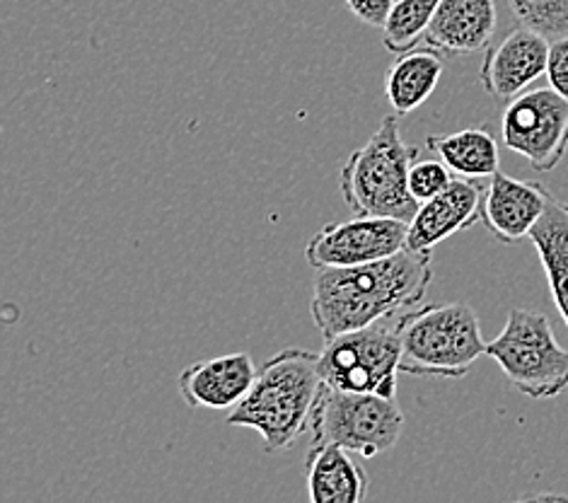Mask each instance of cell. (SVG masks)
I'll return each mask as SVG.
<instances>
[{
	"label": "cell",
	"mask_w": 568,
	"mask_h": 503,
	"mask_svg": "<svg viewBox=\"0 0 568 503\" xmlns=\"http://www.w3.org/2000/svg\"><path fill=\"white\" fill-rule=\"evenodd\" d=\"M547 78H549V85L568 100V37L554 39L551 42Z\"/></svg>",
	"instance_id": "7402d4cb"
},
{
	"label": "cell",
	"mask_w": 568,
	"mask_h": 503,
	"mask_svg": "<svg viewBox=\"0 0 568 503\" xmlns=\"http://www.w3.org/2000/svg\"><path fill=\"white\" fill-rule=\"evenodd\" d=\"M430 262V252L402 250L371 264L317 271L315 328L324 339H332L418 308L433 281Z\"/></svg>",
	"instance_id": "6da1fadb"
},
{
	"label": "cell",
	"mask_w": 568,
	"mask_h": 503,
	"mask_svg": "<svg viewBox=\"0 0 568 503\" xmlns=\"http://www.w3.org/2000/svg\"><path fill=\"white\" fill-rule=\"evenodd\" d=\"M496 24V0H443L424 39L433 49L463 57L489 47Z\"/></svg>",
	"instance_id": "5bb4252c"
},
{
	"label": "cell",
	"mask_w": 568,
	"mask_h": 503,
	"mask_svg": "<svg viewBox=\"0 0 568 503\" xmlns=\"http://www.w3.org/2000/svg\"><path fill=\"white\" fill-rule=\"evenodd\" d=\"M418 148L402 139L399 114H389L368 143L348 155L342 168L339 189L354 215H385L412 221L418 203L409 189V170Z\"/></svg>",
	"instance_id": "3957f363"
},
{
	"label": "cell",
	"mask_w": 568,
	"mask_h": 503,
	"mask_svg": "<svg viewBox=\"0 0 568 503\" xmlns=\"http://www.w3.org/2000/svg\"><path fill=\"white\" fill-rule=\"evenodd\" d=\"M443 0H397L383 24V44L392 53H404L424 39Z\"/></svg>",
	"instance_id": "d6986e66"
},
{
	"label": "cell",
	"mask_w": 568,
	"mask_h": 503,
	"mask_svg": "<svg viewBox=\"0 0 568 503\" xmlns=\"http://www.w3.org/2000/svg\"><path fill=\"white\" fill-rule=\"evenodd\" d=\"M307 494L315 503H361L368 477L336 443H315L305 455Z\"/></svg>",
	"instance_id": "9a60e30c"
},
{
	"label": "cell",
	"mask_w": 568,
	"mask_h": 503,
	"mask_svg": "<svg viewBox=\"0 0 568 503\" xmlns=\"http://www.w3.org/2000/svg\"><path fill=\"white\" fill-rule=\"evenodd\" d=\"M254 380L256 369L250 353H227L186 365L180 375V392L189 406L235 410L247 398Z\"/></svg>",
	"instance_id": "4fadbf2b"
},
{
	"label": "cell",
	"mask_w": 568,
	"mask_h": 503,
	"mask_svg": "<svg viewBox=\"0 0 568 503\" xmlns=\"http://www.w3.org/2000/svg\"><path fill=\"white\" fill-rule=\"evenodd\" d=\"M315 443H336L348 453L375 457L402 439L404 412L397 398L348 392L324 383L313 412Z\"/></svg>",
	"instance_id": "52a82bcc"
},
{
	"label": "cell",
	"mask_w": 568,
	"mask_h": 503,
	"mask_svg": "<svg viewBox=\"0 0 568 503\" xmlns=\"http://www.w3.org/2000/svg\"><path fill=\"white\" fill-rule=\"evenodd\" d=\"M484 189L467 177H457L440 194L424 201L409 221L407 250L430 252L443 240L469 230L481 219Z\"/></svg>",
	"instance_id": "7c38bea8"
},
{
	"label": "cell",
	"mask_w": 568,
	"mask_h": 503,
	"mask_svg": "<svg viewBox=\"0 0 568 503\" xmlns=\"http://www.w3.org/2000/svg\"><path fill=\"white\" fill-rule=\"evenodd\" d=\"M500 135L535 172H551L568 153V100L551 85L520 92L504 107Z\"/></svg>",
	"instance_id": "ba28073f"
},
{
	"label": "cell",
	"mask_w": 568,
	"mask_h": 503,
	"mask_svg": "<svg viewBox=\"0 0 568 503\" xmlns=\"http://www.w3.org/2000/svg\"><path fill=\"white\" fill-rule=\"evenodd\" d=\"M486 356L530 400H551L568 388V349L557 342L542 312L513 308L504 332L486 346Z\"/></svg>",
	"instance_id": "5b68a950"
},
{
	"label": "cell",
	"mask_w": 568,
	"mask_h": 503,
	"mask_svg": "<svg viewBox=\"0 0 568 503\" xmlns=\"http://www.w3.org/2000/svg\"><path fill=\"white\" fill-rule=\"evenodd\" d=\"M395 3L397 0H346L348 10L354 12L361 22L371 24V27H383Z\"/></svg>",
	"instance_id": "603a6c76"
},
{
	"label": "cell",
	"mask_w": 568,
	"mask_h": 503,
	"mask_svg": "<svg viewBox=\"0 0 568 503\" xmlns=\"http://www.w3.org/2000/svg\"><path fill=\"white\" fill-rule=\"evenodd\" d=\"M453 170L445 165L443 160H422L414 162L409 170V189L418 203H424L440 194L443 189H448V184L455 180L450 174Z\"/></svg>",
	"instance_id": "44dd1931"
},
{
	"label": "cell",
	"mask_w": 568,
	"mask_h": 503,
	"mask_svg": "<svg viewBox=\"0 0 568 503\" xmlns=\"http://www.w3.org/2000/svg\"><path fill=\"white\" fill-rule=\"evenodd\" d=\"M322 385L317 353L283 349L256 373L247 398L225 419L227 426L260 433L266 453L288 451L313 424Z\"/></svg>",
	"instance_id": "7a4b0ae2"
},
{
	"label": "cell",
	"mask_w": 568,
	"mask_h": 503,
	"mask_svg": "<svg viewBox=\"0 0 568 503\" xmlns=\"http://www.w3.org/2000/svg\"><path fill=\"white\" fill-rule=\"evenodd\" d=\"M539 262L545 266L549 291L561 320L568 330V203L557 197L549 199V207L530 235Z\"/></svg>",
	"instance_id": "e0dca14e"
},
{
	"label": "cell",
	"mask_w": 568,
	"mask_h": 503,
	"mask_svg": "<svg viewBox=\"0 0 568 503\" xmlns=\"http://www.w3.org/2000/svg\"><path fill=\"white\" fill-rule=\"evenodd\" d=\"M551 42L530 27H516L486 51L479 80L489 98L508 102L547 76Z\"/></svg>",
	"instance_id": "30bf717a"
},
{
	"label": "cell",
	"mask_w": 568,
	"mask_h": 503,
	"mask_svg": "<svg viewBox=\"0 0 568 503\" xmlns=\"http://www.w3.org/2000/svg\"><path fill=\"white\" fill-rule=\"evenodd\" d=\"M409 223L385 215H356L344 223L324 225L307 242L305 260L315 271L361 266L407 250Z\"/></svg>",
	"instance_id": "9c48e42d"
},
{
	"label": "cell",
	"mask_w": 568,
	"mask_h": 503,
	"mask_svg": "<svg viewBox=\"0 0 568 503\" xmlns=\"http://www.w3.org/2000/svg\"><path fill=\"white\" fill-rule=\"evenodd\" d=\"M486 344L477 312L465 303L426 305L402 318V371L428 378H465Z\"/></svg>",
	"instance_id": "277c9868"
},
{
	"label": "cell",
	"mask_w": 568,
	"mask_h": 503,
	"mask_svg": "<svg viewBox=\"0 0 568 503\" xmlns=\"http://www.w3.org/2000/svg\"><path fill=\"white\" fill-rule=\"evenodd\" d=\"M428 148L455 174L467 177V180H489L500 165L498 141L486 127H471L448 135H430Z\"/></svg>",
	"instance_id": "ac0fdd59"
},
{
	"label": "cell",
	"mask_w": 568,
	"mask_h": 503,
	"mask_svg": "<svg viewBox=\"0 0 568 503\" xmlns=\"http://www.w3.org/2000/svg\"><path fill=\"white\" fill-rule=\"evenodd\" d=\"M549 199L551 194L542 182L516 180L498 170L484 189L481 221L498 242L516 244L532 235L549 207Z\"/></svg>",
	"instance_id": "8fae6325"
},
{
	"label": "cell",
	"mask_w": 568,
	"mask_h": 503,
	"mask_svg": "<svg viewBox=\"0 0 568 503\" xmlns=\"http://www.w3.org/2000/svg\"><path fill=\"white\" fill-rule=\"evenodd\" d=\"M402 318L404 312H397V315H389L363 330L324 339V351L320 353L324 383L348 392L397 398V373L402 371Z\"/></svg>",
	"instance_id": "8992f818"
},
{
	"label": "cell",
	"mask_w": 568,
	"mask_h": 503,
	"mask_svg": "<svg viewBox=\"0 0 568 503\" xmlns=\"http://www.w3.org/2000/svg\"><path fill=\"white\" fill-rule=\"evenodd\" d=\"M440 76L443 59L438 49L426 44L397 53V61L385 73V94L392 112L404 117L418 110L438 88Z\"/></svg>",
	"instance_id": "2e32d148"
},
{
	"label": "cell",
	"mask_w": 568,
	"mask_h": 503,
	"mask_svg": "<svg viewBox=\"0 0 568 503\" xmlns=\"http://www.w3.org/2000/svg\"><path fill=\"white\" fill-rule=\"evenodd\" d=\"M513 16L549 42L568 37V0H508Z\"/></svg>",
	"instance_id": "ffe728a7"
}]
</instances>
